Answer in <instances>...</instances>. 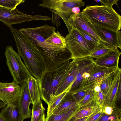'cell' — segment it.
Returning <instances> with one entry per match:
<instances>
[{
  "label": "cell",
  "mask_w": 121,
  "mask_h": 121,
  "mask_svg": "<svg viewBox=\"0 0 121 121\" xmlns=\"http://www.w3.org/2000/svg\"><path fill=\"white\" fill-rule=\"evenodd\" d=\"M51 20L48 16L41 15H29L23 13L16 9L11 10L0 7V21L10 27L13 25L30 21Z\"/></svg>",
  "instance_id": "cell-7"
},
{
  "label": "cell",
  "mask_w": 121,
  "mask_h": 121,
  "mask_svg": "<svg viewBox=\"0 0 121 121\" xmlns=\"http://www.w3.org/2000/svg\"><path fill=\"white\" fill-rule=\"evenodd\" d=\"M25 1V0H0V7L14 10L17 6Z\"/></svg>",
  "instance_id": "cell-29"
},
{
  "label": "cell",
  "mask_w": 121,
  "mask_h": 121,
  "mask_svg": "<svg viewBox=\"0 0 121 121\" xmlns=\"http://www.w3.org/2000/svg\"><path fill=\"white\" fill-rule=\"evenodd\" d=\"M72 61L50 71H44L38 80L40 98L48 106L61 83L69 71Z\"/></svg>",
  "instance_id": "cell-2"
},
{
  "label": "cell",
  "mask_w": 121,
  "mask_h": 121,
  "mask_svg": "<svg viewBox=\"0 0 121 121\" xmlns=\"http://www.w3.org/2000/svg\"><path fill=\"white\" fill-rule=\"evenodd\" d=\"M21 91L18 99V105L23 120L31 117V111L30 105L32 101L26 82L21 85Z\"/></svg>",
  "instance_id": "cell-15"
},
{
  "label": "cell",
  "mask_w": 121,
  "mask_h": 121,
  "mask_svg": "<svg viewBox=\"0 0 121 121\" xmlns=\"http://www.w3.org/2000/svg\"><path fill=\"white\" fill-rule=\"evenodd\" d=\"M68 91H66L54 98L47 109V116L52 114L54 110L60 103L61 100Z\"/></svg>",
  "instance_id": "cell-30"
},
{
  "label": "cell",
  "mask_w": 121,
  "mask_h": 121,
  "mask_svg": "<svg viewBox=\"0 0 121 121\" xmlns=\"http://www.w3.org/2000/svg\"><path fill=\"white\" fill-rule=\"evenodd\" d=\"M88 117L79 119L76 118L74 117H72L69 121H86Z\"/></svg>",
  "instance_id": "cell-38"
},
{
  "label": "cell",
  "mask_w": 121,
  "mask_h": 121,
  "mask_svg": "<svg viewBox=\"0 0 121 121\" xmlns=\"http://www.w3.org/2000/svg\"><path fill=\"white\" fill-rule=\"evenodd\" d=\"M82 12L93 24L115 31L121 29V17L112 7L88 5Z\"/></svg>",
  "instance_id": "cell-3"
},
{
  "label": "cell",
  "mask_w": 121,
  "mask_h": 121,
  "mask_svg": "<svg viewBox=\"0 0 121 121\" xmlns=\"http://www.w3.org/2000/svg\"><path fill=\"white\" fill-rule=\"evenodd\" d=\"M32 44L42 59L44 71L56 69L72 59L71 54L66 48H43Z\"/></svg>",
  "instance_id": "cell-4"
},
{
  "label": "cell",
  "mask_w": 121,
  "mask_h": 121,
  "mask_svg": "<svg viewBox=\"0 0 121 121\" xmlns=\"http://www.w3.org/2000/svg\"><path fill=\"white\" fill-rule=\"evenodd\" d=\"M95 1L96 2H99L100 1V0H95Z\"/></svg>",
  "instance_id": "cell-42"
},
{
  "label": "cell",
  "mask_w": 121,
  "mask_h": 121,
  "mask_svg": "<svg viewBox=\"0 0 121 121\" xmlns=\"http://www.w3.org/2000/svg\"><path fill=\"white\" fill-rule=\"evenodd\" d=\"M121 121V120H120V121Z\"/></svg>",
  "instance_id": "cell-44"
},
{
  "label": "cell",
  "mask_w": 121,
  "mask_h": 121,
  "mask_svg": "<svg viewBox=\"0 0 121 121\" xmlns=\"http://www.w3.org/2000/svg\"><path fill=\"white\" fill-rule=\"evenodd\" d=\"M121 82L120 83L119 90L117 94L116 102H118V104H120L121 103Z\"/></svg>",
  "instance_id": "cell-37"
},
{
  "label": "cell",
  "mask_w": 121,
  "mask_h": 121,
  "mask_svg": "<svg viewBox=\"0 0 121 121\" xmlns=\"http://www.w3.org/2000/svg\"><path fill=\"white\" fill-rule=\"evenodd\" d=\"M93 104H91L81 108L74 117L76 118L79 119L88 117L92 114L99 108L98 106Z\"/></svg>",
  "instance_id": "cell-26"
},
{
  "label": "cell",
  "mask_w": 121,
  "mask_h": 121,
  "mask_svg": "<svg viewBox=\"0 0 121 121\" xmlns=\"http://www.w3.org/2000/svg\"><path fill=\"white\" fill-rule=\"evenodd\" d=\"M78 69L79 59H73L70 69L58 88L54 98L66 91H69L76 78Z\"/></svg>",
  "instance_id": "cell-17"
},
{
  "label": "cell",
  "mask_w": 121,
  "mask_h": 121,
  "mask_svg": "<svg viewBox=\"0 0 121 121\" xmlns=\"http://www.w3.org/2000/svg\"><path fill=\"white\" fill-rule=\"evenodd\" d=\"M87 91V90L83 89L72 93L77 102L80 104L82 101Z\"/></svg>",
  "instance_id": "cell-34"
},
{
  "label": "cell",
  "mask_w": 121,
  "mask_h": 121,
  "mask_svg": "<svg viewBox=\"0 0 121 121\" xmlns=\"http://www.w3.org/2000/svg\"><path fill=\"white\" fill-rule=\"evenodd\" d=\"M39 6L47 8L56 11L55 13L60 17H68L73 14L72 9L75 7L79 8L85 5L82 0H43Z\"/></svg>",
  "instance_id": "cell-9"
},
{
  "label": "cell",
  "mask_w": 121,
  "mask_h": 121,
  "mask_svg": "<svg viewBox=\"0 0 121 121\" xmlns=\"http://www.w3.org/2000/svg\"><path fill=\"white\" fill-rule=\"evenodd\" d=\"M0 121H6L5 119L0 113Z\"/></svg>",
  "instance_id": "cell-40"
},
{
  "label": "cell",
  "mask_w": 121,
  "mask_h": 121,
  "mask_svg": "<svg viewBox=\"0 0 121 121\" xmlns=\"http://www.w3.org/2000/svg\"><path fill=\"white\" fill-rule=\"evenodd\" d=\"M21 91V86L13 81L10 82H0V100L6 105L18 100Z\"/></svg>",
  "instance_id": "cell-12"
},
{
  "label": "cell",
  "mask_w": 121,
  "mask_h": 121,
  "mask_svg": "<svg viewBox=\"0 0 121 121\" xmlns=\"http://www.w3.org/2000/svg\"><path fill=\"white\" fill-rule=\"evenodd\" d=\"M94 60L90 56L79 58V69L68 92L72 93L83 90L87 79L95 66Z\"/></svg>",
  "instance_id": "cell-10"
},
{
  "label": "cell",
  "mask_w": 121,
  "mask_h": 121,
  "mask_svg": "<svg viewBox=\"0 0 121 121\" xmlns=\"http://www.w3.org/2000/svg\"><path fill=\"white\" fill-rule=\"evenodd\" d=\"M93 88L94 92L93 102L99 107L102 108L104 106L105 95L101 91L100 85H95Z\"/></svg>",
  "instance_id": "cell-27"
},
{
  "label": "cell",
  "mask_w": 121,
  "mask_h": 121,
  "mask_svg": "<svg viewBox=\"0 0 121 121\" xmlns=\"http://www.w3.org/2000/svg\"><path fill=\"white\" fill-rule=\"evenodd\" d=\"M117 71L106 76L100 84V90L104 95L106 94L111 86L113 82L114 75Z\"/></svg>",
  "instance_id": "cell-28"
},
{
  "label": "cell",
  "mask_w": 121,
  "mask_h": 121,
  "mask_svg": "<svg viewBox=\"0 0 121 121\" xmlns=\"http://www.w3.org/2000/svg\"><path fill=\"white\" fill-rule=\"evenodd\" d=\"M6 105L5 104L1 101L0 100V109L4 107Z\"/></svg>",
  "instance_id": "cell-39"
},
{
  "label": "cell",
  "mask_w": 121,
  "mask_h": 121,
  "mask_svg": "<svg viewBox=\"0 0 121 121\" xmlns=\"http://www.w3.org/2000/svg\"><path fill=\"white\" fill-rule=\"evenodd\" d=\"M15 41L18 53L32 76L39 79L44 67L42 59L32 43L19 31L12 26L9 27Z\"/></svg>",
  "instance_id": "cell-1"
},
{
  "label": "cell",
  "mask_w": 121,
  "mask_h": 121,
  "mask_svg": "<svg viewBox=\"0 0 121 121\" xmlns=\"http://www.w3.org/2000/svg\"><path fill=\"white\" fill-rule=\"evenodd\" d=\"M100 40L111 49L121 48V32L115 31L93 24Z\"/></svg>",
  "instance_id": "cell-11"
},
{
  "label": "cell",
  "mask_w": 121,
  "mask_h": 121,
  "mask_svg": "<svg viewBox=\"0 0 121 121\" xmlns=\"http://www.w3.org/2000/svg\"><path fill=\"white\" fill-rule=\"evenodd\" d=\"M4 55L7 65L13 81L21 85L26 82L28 78L32 76L22 61L21 57L12 46L6 47Z\"/></svg>",
  "instance_id": "cell-5"
},
{
  "label": "cell",
  "mask_w": 121,
  "mask_h": 121,
  "mask_svg": "<svg viewBox=\"0 0 121 121\" xmlns=\"http://www.w3.org/2000/svg\"><path fill=\"white\" fill-rule=\"evenodd\" d=\"M32 104L31 121H39L45 115V108L42 101L40 100Z\"/></svg>",
  "instance_id": "cell-24"
},
{
  "label": "cell",
  "mask_w": 121,
  "mask_h": 121,
  "mask_svg": "<svg viewBox=\"0 0 121 121\" xmlns=\"http://www.w3.org/2000/svg\"><path fill=\"white\" fill-rule=\"evenodd\" d=\"M45 115H44L39 121H45Z\"/></svg>",
  "instance_id": "cell-41"
},
{
  "label": "cell",
  "mask_w": 121,
  "mask_h": 121,
  "mask_svg": "<svg viewBox=\"0 0 121 121\" xmlns=\"http://www.w3.org/2000/svg\"><path fill=\"white\" fill-rule=\"evenodd\" d=\"M81 108L80 104H78L61 113L52 114L47 116L45 121H69Z\"/></svg>",
  "instance_id": "cell-21"
},
{
  "label": "cell",
  "mask_w": 121,
  "mask_h": 121,
  "mask_svg": "<svg viewBox=\"0 0 121 121\" xmlns=\"http://www.w3.org/2000/svg\"><path fill=\"white\" fill-rule=\"evenodd\" d=\"M68 22L72 28L81 30L99 40L92 24L82 12L72 15L68 19Z\"/></svg>",
  "instance_id": "cell-13"
},
{
  "label": "cell",
  "mask_w": 121,
  "mask_h": 121,
  "mask_svg": "<svg viewBox=\"0 0 121 121\" xmlns=\"http://www.w3.org/2000/svg\"><path fill=\"white\" fill-rule=\"evenodd\" d=\"M102 108L104 113L108 115H111L113 114L114 108L108 106H104Z\"/></svg>",
  "instance_id": "cell-36"
},
{
  "label": "cell",
  "mask_w": 121,
  "mask_h": 121,
  "mask_svg": "<svg viewBox=\"0 0 121 121\" xmlns=\"http://www.w3.org/2000/svg\"><path fill=\"white\" fill-rule=\"evenodd\" d=\"M110 68L98 66L95 64L87 79L83 89L93 88L95 85H100L105 78L117 71L119 69Z\"/></svg>",
  "instance_id": "cell-14"
},
{
  "label": "cell",
  "mask_w": 121,
  "mask_h": 121,
  "mask_svg": "<svg viewBox=\"0 0 121 121\" xmlns=\"http://www.w3.org/2000/svg\"><path fill=\"white\" fill-rule=\"evenodd\" d=\"M45 43L51 48H66L65 37L62 36L58 31L54 32L45 40Z\"/></svg>",
  "instance_id": "cell-23"
},
{
  "label": "cell",
  "mask_w": 121,
  "mask_h": 121,
  "mask_svg": "<svg viewBox=\"0 0 121 121\" xmlns=\"http://www.w3.org/2000/svg\"><path fill=\"white\" fill-rule=\"evenodd\" d=\"M93 88L87 90V92L83 100L80 104L81 108L91 104L93 101Z\"/></svg>",
  "instance_id": "cell-31"
},
{
  "label": "cell",
  "mask_w": 121,
  "mask_h": 121,
  "mask_svg": "<svg viewBox=\"0 0 121 121\" xmlns=\"http://www.w3.org/2000/svg\"><path fill=\"white\" fill-rule=\"evenodd\" d=\"M0 113L6 121H23L20 111L18 100L2 108Z\"/></svg>",
  "instance_id": "cell-19"
},
{
  "label": "cell",
  "mask_w": 121,
  "mask_h": 121,
  "mask_svg": "<svg viewBox=\"0 0 121 121\" xmlns=\"http://www.w3.org/2000/svg\"><path fill=\"white\" fill-rule=\"evenodd\" d=\"M87 41L95 46H96L99 44V40L88 34L84 32L81 30L75 29Z\"/></svg>",
  "instance_id": "cell-32"
},
{
  "label": "cell",
  "mask_w": 121,
  "mask_h": 121,
  "mask_svg": "<svg viewBox=\"0 0 121 121\" xmlns=\"http://www.w3.org/2000/svg\"><path fill=\"white\" fill-rule=\"evenodd\" d=\"M120 120H119V121H119Z\"/></svg>",
  "instance_id": "cell-43"
},
{
  "label": "cell",
  "mask_w": 121,
  "mask_h": 121,
  "mask_svg": "<svg viewBox=\"0 0 121 121\" xmlns=\"http://www.w3.org/2000/svg\"><path fill=\"white\" fill-rule=\"evenodd\" d=\"M31 97L32 104L38 102L40 100L38 80L32 76L26 82Z\"/></svg>",
  "instance_id": "cell-22"
},
{
  "label": "cell",
  "mask_w": 121,
  "mask_h": 121,
  "mask_svg": "<svg viewBox=\"0 0 121 121\" xmlns=\"http://www.w3.org/2000/svg\"><path fill=\"white\" fill-rule=\"evenodd\" d=\"M118 0H100V2L104 5L112 7L113 5L116 4L118 6Z\"/></svg>",
  "instance_id": "cell-35"
},
{
  "label": "cell",
  "mask_w": 121,
  "mask_h": 121,
  "mask_svg": "<svg viewBox=\"0 0 121 121\" xmlns=\"http://www.w3.org/2000/svg\"><path fill=\"white\" fill-rule=\"evenodd\" d=\"M111 50L105 45L100 39L99 44L96 46L90 56L93 59H98L103 56Z\"/></svg>",
  "instance_id": "cell-25"
},
{
  "label": "cell",
  "mask_w": 121,
  "mask_h": 121,
  "mask_svg": "<svg viewBox=\"0 0 121 121\" xmlns=\"http://www.w3.org/2000/svg\"><path fill=\"white\" fill-rule=\"evenodd\" d=\"M121 52L118 48L111 50L103 56L94 60L95 64L104 67L118 69Z\"/></svg>",
  "instance_id": "cell-18"
},
{
  "label": "cell",
  "mask_w": 121,
  "mask_h": 121,
  "mask_svg": "<svg viewBox=\"0 0 121 121\" xmlns=\"http://www.w3.org/2000/svg\"><path fill=\"white\" fill-rule=\"evenodd\" d=\"M121 69H119L114 75L112 83L107 92L105 95L104 106L116 108L115 105L121 82Z\"/></svg>",
  "instance_id": "cell-16"
},
{
  "label": "cell",
  "mask_w": 121,
  "mask_h": 121,
  "mask_svg": "<svg viewBox=\"0 0 121 121\" xmlns=\"http://www.w3.org/2000/svg\"><path fill=\"white\" fill-rule=\"evenodd\" d=\"M65 38L66 48L71 53L73 60L89 56L96 46L86 41L73 28Z\"/></svg>",
  "instance_id": "cell-6"
},
{
  "label": "cell",
  "mask_w": 121,
  "mask_h": 121,
  "mask_svg": "<svg viewBox=\"0 0 121 121\" xmlns=\"http://www.w3.org/2000/svg\"><path fill=\"white\" fill-rule=\"evenodd\" d=\"M104 114L102 108L99 107L94 113L88 117L86 121H96Z\"/></svg>",
  "instance_id": "cell-33"
},
{
  "label": "cell",
  "mask_w": 121,
  "mask_h": 121,
  "mask_svg": "<svg viewBox=\"0 0 121 121\" xmlns=\"http://www.w3.org/2000/svg\"><path fill=\"white\" fill-rule=\"evenodd\" d=\"M26 38L33 44L43 48L45 41L55 32V28L48 25L18 30Z\"/></svg>",
  "instance_id": "cell-8"
},
{
  "label": "cell",
  "mask_w": 121,
  "mask_h": 121,
  "mask_svg": "<svg viewBox=\"0 0 121 121\" xmlns=\"http://www.w3.org/2000/svg\"><path fill=\"white\" fill-rule=\"evenodd\" d=\"M78 104H80L75 100L72 93L68 92L52 114H57L61 113Z\"/></svg>",
  "instance_id": "cell-20"
}]
</instances>
